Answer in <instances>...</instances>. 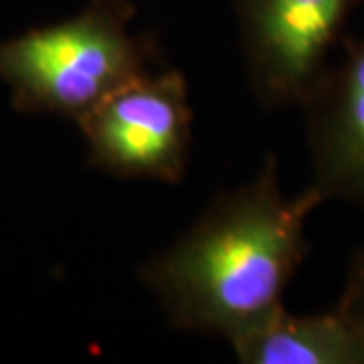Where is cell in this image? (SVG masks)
<instances>
[{"instance_id":"cell-2","label":"cell","mask_w":364,"mask_h":364,"mask_svg":"<svg viewBox=\"0 0 364 364\" xmlns=\"http://www.w3.org/2000/svg\"><path fill=\"white\" fill-rule=\"evenodd\" d=\"M132 0H87L59 23L0 43V81L21 114L77 122L109 93L152 71V37L134 35Z\"/></svg>"},{"instance_id":"cell-7","label":"cell","mask_w":364,"mask_h":364,"mask_svg":"<svg viewBox=\"0 0 364 364\" xmlns=\"http://www.w3.org/2000/svg\"><path fill=\"white\" fill-rule=\"evenodd\" d=\"M340 301L364 316V245L352 255Z\"/></svg>"},{"instance_id":"cell-6","label":"cell","mask_w":364,"mask_h":364,"mask_svg":"<svg viewBox=\"0 0 364 364\" xmlns=\"http://www.w3.org/2000/svg\"><path fill=\"white\" fill-rule=\"evenodd\" d=\"M231 348L245 364H364V316L340 299L308 316L284 308Z\"/></svg>"},{"instance_id":"cell-1","label":"cell","mask_w":364,"mask_h":364,"mask_svg":"<svg viewBox=\"0 0 364 364\" xmlns=\"http://www.w3.org/2000/svg\"><path fill=\"white\" fill-rule=\"evenodd\" d=\"M322 205L310 184L287 196L267 154L253 181L215 196L140 277L174 330L231 344L286 308L287 286L310 253L306 225Z\"/></svg>"},{"instance_id":"cell-3","label":"cell","mask_w":364,"mask_h":364,"mask_svg":"<svg viewBox=\"0 0 364 364\" xmlns=\"http://www.w3.org/2000/svg\"><path fill=\"white\" fill-rule=\"evenodd\" d=\"M75 124L91 168L114 178L176 184L188 170L193 107L178 69H152L132 79Z\"/></svg>"},{"instance_id":"cell-5","label":"cell","mask_w":364,"mask_h":364,"mask_svg":"<svg viewBox=\"0 0 364 364\" xmlns=\"http://www.w3.org/2000/svg\"><path fill=\"white\" fill-rule=\"evenodd\" d=\"M299 109L310 150V186L324 203L338 200L364 213V35L344 37Z\"/></svg>"},{"instance_id":"cell-4","label":"cell","mask_w":364,"mask_h":364,"mask_svg":"<svg viewBox=\"0 0 364 364\" xmlns=\"http://www.w3.org/2000/svg\"><path fill=\"white\" fill-rule=\"evenodd\" d=\"M364 0H233L249 87L267 109L299 107Z\"/></svg>"}]
</instances>
